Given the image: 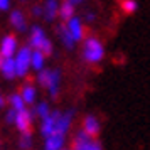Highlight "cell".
<instances>
[{"instance_id": "cell-1", "label": "cell", "mask_w": 150, "mask_h": 150, "mask_svg": "<svg viewBox=\"0 0 150 150\" xmlns=\"http://www.w3.org/2000/svg\"><path fill=\"white\" fill-rule=\"evenodd\" d=\"M29 42H30V46L34 47V51L42 52L46 57L52 54V42L46 37V34H44V30H42L41 27H37V25L32 27V32H30V39H29Z\"/></svg>"}, {"instance_id": "cell-2", "label": "cell", "mask_w": 150, "mask_h": 150, "mask_svg": "<svg viewBox=\"0 0 150 150\" xmlns=\"http://www.w3.org/2000/svg\"><path fill=\"white\" fill-rule=\"evenodd\" d=\"M37 81L41 86L49 88L51 98L56 100L59 95V71H52V69H42L39 76H37Z\"/></svg>"}, {"instance_id": "cell-3", "label": "cell", "mask_w": 150, "mask_h": 150, "mask_svg": "<svg viewBox=\"0 0 150 150\" xmlns=\"http://www.w3.org/2000/svg\"><path fill=\"white\" fill-rule=\"evenodd\" d=\"M83 56L88 62H100L105 56V49L103 44L96 37H88L84 41V47H83Z\"/></svg>"}, {"instance_id": "cell-4", "label": "cell", "mask_w": 150, "mask_h": 150, "mask_svg": "<svg viewBox=\"0 0 150 150\" xmlns=\"http://www.w3.org/2000/svg\"><path fill=\"white\" fill-rule=\"evenodd\" d=\"M30 56H32V51L30 47L24 46L17 51V54L14 57L15 62V74L17 76H25L29 73V68H30Z\"/></svg>"}, {"instance_id": "cell-5", "label": "cell", "mask_w": 150, "mask_h": 150, "mask_svg": "<svg viewBox=\"0 0 150 150\" xmlns=\"http://www.w3.org/2000/svg\"><path fill=\"white\" fill-rule=\"evenodd\" d=\"M73 150H103L101 145L93 140V138H89L84 132H78L74 137V145H73Z\"/></svg>"}, {"instance_id": "cell-6", "label": "cell", "mask_w": 150, "mask_h": 150, "mask_svg": "<svg viewBox=\"0 0 150 150\" xmlns=\"http://www.w3.org/2000/svg\"><path fill=\"white\" fill-rule=\"evenodd\" d=\"M17 52V39L14 35H5L2 42H0V54L4 59H10L14 57V54Z\"/></svg>"}, {"instance_id": "cell-7", "label": "cell", "mask_w": 150, "mask_h": 150, "mask_svg": "<svg viewBox=\"0 0 150 150\" xmlns=\"http://www.w3.org/2000/svg\"><path fill=\"white\" fill-rule=\"evenodd\" d=\"M71 122H73V111H68V113H61V116L57 118V122L54 125V132L52 135H66V132L71 127Z\"/></svg>"}, {"instance_id": "cell-8", "label": "cell", "mask_w": 150, "mask_h": 150, "mask_svg": "<svg viewBox=\"0 0 150 150\" xmlns=\"http://www.w3.org/2000/svg\"><path fill=\"white\" fill-rule=\"evenodd\" d=\"M59 116H61L59 111H51L49 116H46V118L42 120V123H41V133L46 137V138L52 135V132H54V125H56V122H57V118H59Z\"/></svg>"}, {"instance_id": "cell-9", "label": "cell", "mask_w": 150, "mask_h": 150, "mask_svg": "<svg viewBox=\"0 0 150 150\" xmlns=\"http://www.w3.org/2000/svg\"><path fill=\"white\" fill-rule=\"evenodd\" d=\"M32 113L30 111H27V110H24V111H21V113H17L15 115V127L21 130L22 133L24 132H30V125H32Z\"/></svg>"}, {"instance_id": "cell-10", "label": "cell", "mask_w": 150, "mask_h": 150, "mask_svg": "<svg viewBox=\"0 0 150 150\" xmlns=\"http://www.w3.org/2000/svg\"><path fill=\"white\" fill-rule=\"evenodd\" d=\"M83 132L89 137V138H95L98 133H100V122H98V118L93 115H89L84 118V122H83Z\"/></svg>"}, {"instance_id": "cell-11", "label": "cell", "mask_w": 150, "mask_h": 150, "mask_svg": "<svg viewBox=\"0 0 150 150\" xmlns=\"http://www.w3.org/2000/svg\"><path fill=\"white\" fill-rule=\"evenodd\" d=\"M66 29H68V32L71 34V37H73V41H74V42H76V41H81L83 35H84L83 24H81V21H79L78 17H73V19L68 22Z\"/></svg>"}, {"instance_id": "cell-12", "label": "cell", "mask_w": 150, "mask_h": 150, "mask_svg": "<svg viewBox=\"0 0 150 150\" xmlns=\"http://www.w3.org/2000/svg\"><path fill=\"white\" fill-rule=\"evenodd\" d=\"M42 14H44V19L46 21H54L56 15L59 14V4L56 2V0H49L47 4L44 5V10H42Z\"/></svg>"}, {"instance_id": "cell-13", "label": "cell", "mask_w": 150, "mask_h": 150, "mask_svg": "<svg viewBox=\"0 0 150 150\" xmlns=\"http://www.w3.org/2000/svg\"><path fill=\"white\" fill-rule=\"evenodd\" d=\"M10 24L14 25L17 30H25L27 29V24H25V17L21 10H12L10 14Z\"/></svg>"}, {"instance_id": "cell-14", "label": "cell", "mask_w": 150, "mask_h": 150, "mask_svg": "<svg viewBox=\"0 0 150 150\" xmlns=\"http://www.w3.org/2000/svg\"><path fill=\"white\" fill-rule=\"evenodd\" d=\"M64 149V137L51 135L46 138V150H62Z\"/></svg>"}, {"instance_id": "cell-15", "label": "cell", "mask_w": 150, "mask_h": 150, "mask_svg": "<svg viewBox=\"0 0 150 150\" xmlns=\"http://www.w3.org/2000/svg\"><path fill=\"white\" fill-rule=\"evenodd\" d=\"M59 17L64 22H69L74 17V2H64L59 7Z\"/></svg>"}, {"instance_id": "cell-16", "label": "cell", "mask_w": 150, "mask_h": 150, "mask_svg": "<svg viewBox=\"0 0 150 150\" xmlns=\"http://www.w3.org/2000/svg\"><path fill=\"white\" fill-rule=\"evenodd\" d=\"M2 74L4 78H7V79H14L15 76V62H14V57H10V59H4V64H2Z\"/></svg>"}, {"instance_id": "cell-17", "label": "cell", "mask_w": 150, "mask_h": 150, "mask_svg": "<svg viewBox=\"0 0 150 150\" xmlns=\"http://www.w3.org/2000/svg\"><path fill=\"white\" fill-rule=\"evenodd\" d=\"M44 61H46V56L39 52V51H32V56H30V68H34L37 73H41L44 69Z\"/></svg>"}, {"instance_id": "cell-18", "label": "cell", "mask_w": 150, "mask_h": 150, "mask_svg": "<svg viewBox=\"0 0 150 150\" xmlns=\"http://www.w3.org/2000/svg\"><path fill=\"white\" fill-rule=\"evenodd\" d=\"M57 35H59V39H61L62 44H64V46H66L68 49L73 47L74 41H73V37H71V34L68 32V29H66V25H64V24L57 25Z\"/></svg>"}, {"instance_id": "cell-19", "label": "cell", "mask_w": 150, "mask_h": 150, "mask_svg": "<svg viewBox=\"0 0 150 150\" xmlns=\"http://www.w3.org/2000/svg\"><path fill=\"white\" fill-rule=\"evenodd\" d=\"M10 110H14L15 113H21V111L25 110V103L22 100L21 93H14L10 96Z\"/></svg>"}, {"instance_id": "cell-20", "label": "cell", "mask_w": 150, "mask_h": 150, "mask_svg": "<svg viewBox=\"0 0 150 150\" xmlns=\"http://www.w3.org/2000/svg\"><path fill=\"white\" fill-rule=\"evenodd\" d=\"M21 96H22V100H24L25 105L34 103V100H35V88H34V86H30V84H25V86L22 88Z\"/></svg>"}, {"instance_id": "cell-21", "label": "cell", "mask_w": 150, "mask_h": 150, "mask_svg": "<svg viewBox=\"0 0 150 150\" xmlns=\"http://www.w3.org/2000/svg\"><path fill=\"white\" fill-rule=\"evenodd\" d=\"M49 113H51V111H49V105L42 101V103H39V105L34 108V113H32V116H39L41 120H44L46 116H49Z\"/></svg>"}, {"instance_id": "cell-22", "label": "cell", "mask_w": 150, "mask_h": 150, "mask_svg": "<svg viewBox=\"0 0 150 150\" xmlns=\"http://www.w3.org/2000/svg\"><path fill=\"white\" fill-rule=\"evenodd\" d=\"M120 7H122V10L125 14H133L137 10V7H138V4H137L135 0H123L122 4H120Z\"/></svg>"}, {"instance_id": "cell-23", "label": "cell", "mask_w": 150, "mask_h": 150, "mask_svg": "<svg viewBox=\"0 0 150 150\" xmlns=\"http://www.w3.org/2000/svg\"><path fill=\"white\" fill-rule=\"evenodd\" d=\"M30 147H32V133L30 132H24L21 137V149L29 150Z\"/></svg>"}, {"instance_id": "cell-24", "label": "cell", "mask_w": 150, "mask_h": 150, "mask_svg": "<svg viewBox=\"0 0 150 150\" xmlns=\"http://www.w3.org/2000/svg\"><path fill=\"white\" fill-rule=\"evenodd\" d=\"M15 115H17V113H15L14 110H8V111H7V116H5L7 123H14V122H15Z\"/></svg>"}, {"instance_id": "cell-25", "label": "cell", "mask_w": 150, "mask_h": 150, "mask_svg": "<svg viewBox=\"0 0 150 150\" xmlns=\"http://www.w3.org/2000/svg\"><path fill=\"white\" fill-rule=\"evenodd\" d=\"M8 0H0V10H7L8 8Z\"/></svg>"}, {"instance_id": "cell-26", "label": "cell", "mask_w": 150, "mask_h": 150, "mask_svg": "<svg viewBox=\"0 0 150 150\" xmlns=\"http://www.w3.org/2000/svg\"><path fill=\"white\" fill-rule=\"evenodd\" d=\"M32 14H34L35 17H37V15H42V8L39 7V5H35V7L32 8Z\"/></svg>"}, {"instance_id": "cell-27", "label": "cell", "mask_w": 150, "mask_h": 150, "mask_svg": "<svg viewBox=\"0 0 150 150\" xmlns=\"http://www.w3.org/2000/svg\"><path fill=\"white\" fill-rule=\"evenodd\" d=\"M86 17H88V21H95V14H88Z\"/></svg>"}, {"instance_id": "cell-28", "label": "cell", "mask_w": 150, "mask_h": 150, "mask_svg": "<svg viewBox=\"0 0 150 150\" xmlns=\"http://www.w3.org/2000/svg\"><path fill=\"white\" fill-rule=\"evenodd\" d=\"M4 103H5V101H4V98H2V95H0V108L4 106Z\"/></svg>"}, {"instance_id": "cell-29", "label": "cell", "mask_w": 150, "mask_h": 150, "mask_svg": "<svg viewBox=\"0 0 150 150\" xmlns=\"http://www.w3.org/2000/svg\"><path fill=\"white\" fill-rule=\"evenodd\" d=\"M2 64H4V57H2V54H0V68H2Z\"/></svg>"}, {"instance_id": "cell-30", "label": "cell", "mask_w": 150, "mask_h": 150, "mask_svg": "<svg viewBox=\"0 0 150 150\" xmlns=\"http://www.w3.org/2000/svg\"><path fill=\"white\" fill-rule=\"evenodd\" d=\"M62 150H73V149H62Z\"/></svg>"}]
</instances>
